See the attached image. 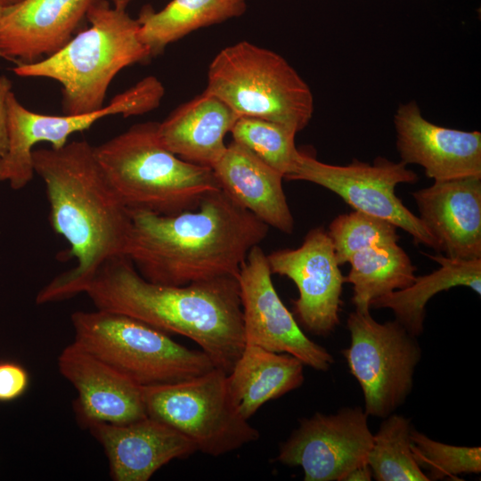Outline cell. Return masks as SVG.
Instances as JSON below:
<instances>
[{"instance_id": "cell-14", "label": "cell", "mask_w": 481, "mask_h": 481, "mask_svg": "<svg viewBox=\"0 0 481 481\" xmlns=\"http://www.w3.org/2000/svg\"><path fill=\"white\" fill-rule=\"evenodd\" d=\"M271 273L286 276L298 289L293 301L300 323L317 336H327L339 323L345 276L323 227L311 229L297 249L266 255Z\"/></svg>"}, {"instance_id": "cell-13", "label": "cell", "mask_w": 481, "mask_h": 481, "mask_svg": "<svg viewBox=\"0 0 481 481\" xmlns=\"http://www.w3.org/2000/svg\"><path fill=\"white\" fill-rule=\"evenodd\" d=\"M271 275L266 255L259 245L254 246L237 277L246 344L286 353L304 365L328 371L334 363L333 356L302 331L281 300Z\"/></svg>"}, {"instance_id": "cell-18", "label": "cell", "mask_w": 481, "mask_h": 481, "mask_svg": "<svg viewBox=\"0 0 481 481\" xmlns=\"http://www.w3.org/2000/svg\"><path fill=\"white\" fill-rule=\"evenodd\" d=\"M94 0H21L0 19V57L19 64L55 53L74 36Z\"/></svg>"}, {"instance_id": "cell-21", "label": "cell", "mask_w": 481, "mask_h": 481, "mask_svg": "<svg viewBox=\"0 0 481 481\" xmlns=\"http://www.w3.org/2000/svg\"><path fill=\"white\" fill-rule=\"evenodd\" d=\"M238 118L220 99L203 92L158 123V135L181 159L212 169L224 154V136Z\"/></svg>"}, {"instance_id": "cell-2", "label": "cell", "mask_w": 481, "mask_h": 481, "mask_svg": "<svg viewBox=\"0 0 481 481\" xmlns=\"http://www.w3.org/2000/svg\"><path fill=\"white\" fill-rule=\"evenodd\" d=\"M125 257L148 281L185 286L238 277L249 250L269 226L218 190L199 207L175 215L130 210Z\"/></svg>"}, {"instance_id": "cell-24", "label": "cell", "mask_w": 481, "mask_h": 481, "mask_svg": "<svg viewBox=\"0 0 481 481\" xmlns=\"http://www.w3.org/2000/svg\"><path fill=\"white\" fill-rule=\"evenodd\" d=\"M246 10V0H171L160 11L146 4L136 19L139 37L154 57L192 31L240 17Z\"/></svg>"}, {"instance_id": "cell-32", "label": "cell", "mask_w": 481, "mask_h": 481, "mask_svg": "<svg viewBox=\"0 0 481 481\" xmlns=\"http://www.w3.org/2000/svg\"><path fill=\"white\" fill-rule=\"evenodd\" d=\"M372 479V472L368 463L353 469L346 474L343 481H370Z\"/></svg>"}, {"instance_id": "cell-16", "label": "cell", "mask_w": 481, "mask_h": 481, "mask_svg": "<svg viewBox=\"0 0 481 481\" xmlns=\"http://www.w3.org/2000/svg\"><path fill=\"white\" fill-rule=\"evenodd\" d=\"M106 453L115 481H148L162 466L193 454L195 444L179 431L150 416L124 423H86Z\"/></svg>"}, {"instance_id": "cell-19", "label": "cell", "mask_w": 481, "mask_h": 481, "mask_svg": "<svg viewBox=\"0 0 481 481\" xmlns=\"http://www.w3.org/2000/svg\"><path fill=\"white\" fill-rule=\"evenodd\" d=\"M412 195L439 251L453 259L481 258V177L435 181Z\"/></svg>"}, {"instance_id": "cell-15", "label": "cell", "mask_w": 481, "mask_h": 481, "mask_svg": "<svg viewBox=\"0 0 481 481\" xmlns=\"http://www.w3.org/2000/svg\"><path fill=\"white\" fill-rule=\"evenodd\" d=\"M396 149L405 165L416 164L434 181L481 177V133L433 124L418 104H401L394 116Z\"/></svg>"}, {"instance_id": "cell-3", "label": "cell", "mask_w": 481, "mask_h": 481, "mask_svg": "<svg viewBox=\"0 0 481 481\" xmlns=\"http://www.w3.org/2000/svg\"><path fill=\"white\" fill-rule=\"evenodd\" d=\"M84 293L97 309L187 337L227 374L246 345L236 277L185 286L161 285L145 280L126 257L119 256L99 268Z\"/></svg>"}, {"instance_id": "cell-5", "label": "cell", "mask_w": 481, "mask_h": 481, "mask_svg": "<svg viewBox=\"0 0 481 481\" xmlns=\"http://www.w3.org/2000/svg\"><path fill=\"white\" fill-rule=\"evenodd\" d=\"M159 122L138 123L94 146L96 159L129 210L175 215L221 190L211 168L186 162L160 142Z\"/></svg>"}, {"instance_id": "cell-7", "label": "cell", "mask_w": 481, "mask_h": 481, "mask_svg": "<svg viewBox=\"0 0 481 481\" xmlns=\"http://www.w3.org/2000/svg\"><path fill=\"white\" fill-rule=\"evenodd\" d=\"M70 320L74 343L142 387L183 381L215 367L202 350L123 314L77 311Z\"/></svg>"}, {"instance_id": "cell-6", "label": "cell", "mask_w": 481, "mask_h": 481, "mask_svg": "<svg viewBox=\"0 0 481 481\" xmlns=\"http://www.w3.org/2000/svg\"><path fill=\"white\" fill-rule=\"evenodd\" d=\"M205 93L224 102L238 117L281 124L296 133L314 113L308 85L280 54L248 41L222 49L212 60Z\"/></svg>"}, {"instance_id": "cell-30", "label": "cell", "mask_w": 481, "mask_h": 481, "mask_svg": "<svg viewBox=\"0 0 481 481\" xmlns=\"http://www.w3.org/2000/svg\"><path fill=\"white\" fill-rule=\"evenodd\" d=\"M29 375L18 363H0V401L8 402L20 397L27 389Z\"/></svg>"}, {"instance_id": "cell-17", "label": "cell", "mask_w": 481, "mask_h": 481, "mask_svg": "<svg viewBox=\"0 0 481 481\" xmlns=\"http://www.w3.org/2000/svg\"><path fill=\"white\" fill-rule=\"evenodd\" d=\"M57 364L77 391L74 410L83 426L91 421L124 424L148 416L142 386L76 343L61 352Z\"/></svg>"}, {"instance_id": "cell-12", "label": "cell", "mask_w": 481, "mask_h": 481, "mask_svg": "<svg viewBox=\"0 0 481 481\" xmlns=\"http://www.w3.org/2000/svg\"><path fill=\"white\" fill-rule=\"evenodd\" d=\"M373 434L362 407L334 414L316 412L281 445L277 461L299 466L305 481H343L353 469L366 464Z\"/></svg>"}, {"instance_id": "cell-34", "label": "cell", "mask_w": 481, "mask_h": 481, "mask_svg": "<svg viewBox=\"0 0 481 481\" xmlns=\"http://www.w3.org/2000/svg\"><path fill=\"white\" fill-rule=\"evenodd\" d=\"M21 0H0V3L4 6H10L19 3Z\"/></svg>"}, {"instance_id": "cell-33", "label": "cell", "mask_w": 481, "mask_h": 481, "mask_svg": "<svg viewBox=\"0 0 481 481\" xmlns=\"http://www.w3.org/2000/svg\"><path fill=\"white\" fill-rule=\"evenodd\" d=\"M113 7L118 10H126L127 5L134 0H108Z\"/></svg>"}, {"instance_id": "cell-25", "label": "cell", "mask_w": 481, "mask_h": 481, "mask_svg": "<svg viewBox=\"0 0 481 481\" xmlns=\"http://www.w3.org/2000/svg\"><path fill=\"white\" fill-rule=\"evenodd\" d=\"M347 263L351 268L345 282L353 285L352 302L361 312H370L373 299L406 288L416 278V267L397 242L363 249Z\"/></svg>"}, {"instance_id": "cell-31", "label": "cell", "mask_w": 481, "mask_h": 481, "mask_svg": "<svg viewBox=\"0 0 481 481\" xmlns=\"http://www.w3.org/2000/svg\"><path fill=\"white\" fill-rule=\"evenodd\" d=\"M12 81L4 75H0V158L8 148V109L7 99L12 92Z\"/></svg>"}, {"instance_id": "cell-8", "label": "cell", "mask_w": 481, "mask_h": 481, "mask_svg": "<svg viewBox=\"0 0 481 481\" xmlns=\"http://www.w3.org/2000/svg\"><path fill=\"white\" fill-rule=\"evenodd\" d=\"M142 391L147 415L179 431L203 453L221 456L259 438L237 411L221 369Z\"/></svg>"}, {"instance_id": "cell-10", "label": "cell", "mask_w": 481, "mask_h": 481, "mask_svg": "<svg viewBox=\"0 0 481 481\" xmlns=\"http://www.w3.org/2000/svg\"><path fill=\"white\" fill-rule=\"evenodd\" d=\"M165 88L154 76H149L117 94L101 110L74 115H45L24 107L12 91L7 99L8 148L0 158V182L19 191L26 187L35 175L32 151L36 144L49 143L60 149L71 135L90 128L98 120L111 115L124 118L153 110L160 104Z\"/></svg>"}, {"instance_id": "cell-11", "label": "cell", "mask_w": 481, "mask_h": 481, "mask_svg": "<svg viewBox=\"0 0 481 481\" xmlns=\"http://www.w3.org/2000/svg\"><path fill=\"white\" fill-rule=\"evenodd\" d=\"M287 180L314 183L338 195L355 210L387 220L409 233L417 244L439 246L419 216L395 195L399 183H414L418 175L406 165L378 157L373 164L354 159L346 166L326 164L299 151Z\"/></svg>"}, {"instance_id": "cell-27", "label": "cell", "mask_w": 481, "mask_h": 481, "mask_svg": "<svg viewBox=\"0 0 481 481\" xmlns=\"http://www.w3.org/2000/svg\"><path fill=\"white\" fill-rule=\"evenodd\" d=\"M230 133L234 142L250 150L283 178L293 171L299 154L294 130L263 118L239 117Z\"/></svg>"}, {"instance_id": "cell-26", "label": "cell", "mask_w": 481, "mask_h": 481, "mask_svg": "<svg viewBox=\"0 0 481 481\" xmlns=\"http://www.w3.org/2000/svg\"><path fill=\"white\" fill-rule=\"evenodd\" d=\"M385 418L373 435L367 458L372 477L378 481H428L412 452L410 420L392 413Z\"/></svg>"}, {"instance_id": "cell-4", "label": "cell", "mask_w": 481, "mask_h": 481, "mask_svg": "<svg viewBox=\"0 0 481 481\" xmlns=\"http://www.w3.org/2000/svg\"><path fill=\"white\" fill-rule=\"evenodd\" d=\"M86 18L90 26L58 52L12 69L19 77H46L61 85L65 115L101 110L116 75L151 58L139 37L137 20L126 10L116 9L108 0H94Z\"/></svg>"}, {"instance_id": "cell-1", "label": "cell", "mask_w": 481, "mask_h": 481, "mask_svg": "<svg viewBox=\"0 0 481 481\" xmlns=\"http://www.w3.org/2000/svg\"><path fill=\"white\" fill-rule=\"evenodd\" d=\"M32 160L35 174L45 187L51 225L69 242V256L77 261L38 291L36 303L43 305L85 292L106 261L125 256L132 216L87 141L33 150Z\"/></svg>"}, {"instance_id": "cell-22", "label": "cell", "mask_w": 481, "mask_h": 481, "mask_svg": "<svg viewBox=\"0 0 481 481\" xmlns=\"http://www.w3.org/2000/svg\"><path fill=\"white\" fill-rule=\"evenodd\" d=\"M304 363L286 353H275L246 344L227 374V386L239 413L249 420L266 402L299 387Z\"/></svg>"}, {"instance_id": "cell-23", "label": "cell", "mask_w": 481, "mask_h": 481, "mask_svg": "<svg viewBox=\"0 0 481 481\" xmlns=\"http://www.w3.org/2000/svg\"><path fill=\"white\" fill-rule=\"evenodd\" d=\"M428 257L439 264L437 270L416 276L408 287L379 297L370 305L373 308L391 309L395 320L414 337L422 333L426 305L438 292L465 286L481 294V258L460 260L444 255Z\"/></svg>"}, {"instance_id": "cell-35", "label": "cell", "mask_w": 481, "mask_h": 481, "mask_svg": "<svg viewBox=\"0 0 481 481\" xmlns=\"http://www.w3.org/2000/svg\"><path fill=\"white\" fill-rule=\"evenodd\" d=\"M5 7H6V6L3 5V4L0 3V19H1V17H2L3 13H4V10H5Z\"/></svg>"}, {"instance_id": "cell-20", "label": "cell", "mask_w": 481, "mask_h": 481, "mask_svg": "<svg viewBox=\"0 0 481 481\" xmlns=\"http://www.w3.org/2000/svg\"><path fill=\"white\" fill-rule=\"evenodd\" d=\"M223 192L258 219L291 234L294 219L282 188L283 175L232 141L212 167Z\"/></svg>"}, {"instance_id": "cell-29", "label": "cell", "mask_w": 481, "mask_h": 481, "mask_svg": "<svg viewBox=\"0 0 481 481\" xmlns=\"http://www.w3.org/2000/svg\"><path fill=\"white\" fill-rule=\"evenodd\" d=\"M411 447L415 461L428 480L452 479L462 473L481 471V448L446 444L415 430L411 431ZM425 473V472H424Z\"/></svg>"}, {"instance_id": "cell-9", "label": "cell", "mask_w": 481, "mask_h": 481, "mask_svg": "<svg viewBox=\"0 0 481 481\" xmlns=\"http://www.w3.org/2000/svg\"><path fill=\"white\" fill-rule=\"evenodd\" d=\"M350 345L341 351L358 381L368 416L385 418L404 404L421 358L416 337L396 320L378 322L355 310L346 320Z\"/></svg>"}, {"instance_id": "cell-28", "label": "cell", "mask_w": 481, "mask_h": 481, "mask_svg": "<svg viewBox=\"0 0 481 481\" xmlns=\"http://www.w3.org/2000/svg\"><path fill=\"white\" fill-rule=\"evenodd\" d=\"M339 265L363 249L377 244L397 242V227L382 218L355 210L335 217L327 231Z\"/></svg>"}]
</instances>
